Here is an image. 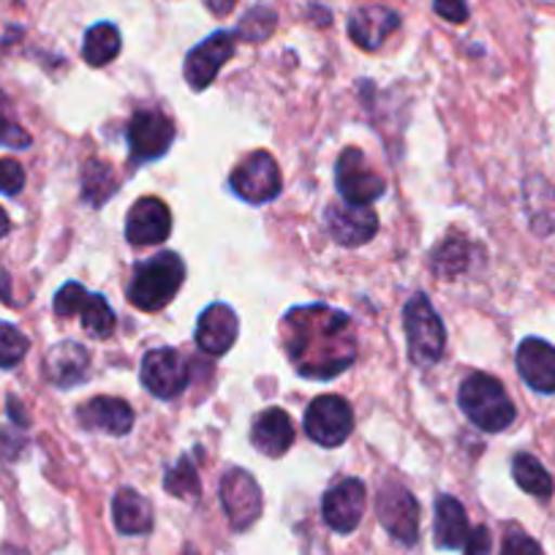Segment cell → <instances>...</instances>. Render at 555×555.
<instances>
[{
	"mask_svg": "<svg viewBox=\"0 0 555 555\" xmlns=\"http://www.w3.org/2000/svg\"><path fill=\"white\" fill-rule=\"evenodd\" d=\"M284 346L300 376L327 382L354 362L351 319L327 306H302L286 313Z\"/></svg>",
	"mask_w": 555,
	"mask_h": 555,
	"instance_id": "1",
	"label": "cell"
},
{
	"mask_svg": "<svg viewBox=\"0 0 555 555\" xmlns=\"http://www.w3.org/2000/svg\"><path fill=\"white\" fill-rule=\"evenodd\" d=\"M183 259L172 250H162V254L151 256L133 270L131 284H128V300L139 311H162L175 300V295L183 286Z\"/></svg>",
	"mask_w": 555,
	"mask_h": 555,
	"instance_id": "2",
	"label": "cell"
},
{
	"mask_svg": "<svg viewBox=\"0 0 555 555\" xmlns=\"http://www.w3.org/2000/svg\"><path fill=\"white\" fill-rule=\"evenodd\" d=\"M457 400H461L463 414L485 434H501L515 423V405L509 395L501 387L499 378L488 373H472L463 382Z\"/></svg>",
	"mask_w": 555,
	"mask_h": 555,
	"instance_id": "3",
	"label": "cell"
},
{
	"mask_svg": "<svg viewBox=\"0 0 555 555\" xmlns=\"http://www.w3.org/2000/svg\"><path fill=\"white\" fill-rule=\"evenodd\" d=\"M405 319V338H409V357L414 365L430 367L441 360L447 346L444 324L439 313L434 311L428 297L416 292L403 311Z\"/></svg>",
	"mask_w": 555,
	"mask_h": 555,
	"instance_id": "4",
	"label": "cell"
},
{
	"mask_svg": "<svg viewBox=\"0 0 555 555\" xmlns=\"http://www.w3.org/2000/svg\"><path fill=\"white\" fill-rule=\"evenodd\" d=\"M354 430V411H351L349 400L340 395H322L313 400L306 411V434L311 436L317 444L340 447Z\"/></svg>",
	"mask_w": 555,
	"mask_h": 555,
	"instance_id": "5",
	"label": "cell"
},
{
	"mask_svg": "<svg viewBox=\"0 0 555 555\" xmlns=\"http://www.w3.org/2000/svg\"><path fill=\"white\" fill-rule=\"evenodd\" d=\"M335 185H338V194L344 196L346 205L357 207H367L387 191V180L367 167L365 156L357 147H346L338 156V164H335Z\"/></svg>",
	"mask_w": 555,
	"mask_h": 555,
	"instance_id": "6",
	"label": "cell"
},
{
	"mask_svg": "<svg viewBox=\"0 0 555 555\" xmlns=\"http://www.w3.org/2000/svg\"><path fill=\"white\" fill-rule=\"evenodd\" d=\"M376 512L382 526L400 544H416L420 539V504L409 488L398 482H387L378 490Z\"/></svg>",
	"mask_w": 555,
	"mask_h": 555,
	"instance_id": "7",
	"label": "cell"
},
{
	"mask_svg": "<svg viewBox=\"0 0 555 555\" xmlns=\"http://www.w3.org/2000/svg\"><path fill=\"white\" fill-rule=\"evenodd\" d=\"M232 189L248 205H264L281 194V169L270 153H250L232 172Z\"/></svg>",
	"mask_w": 555,
	"mask_h": 555,
	"instance_id": "8",
	"label": "cell"
},
{
	"mask_svg": "<svg viewBox=\"0 0 555 555\" xmlns=\"http://www.w3.org/2000/svg\"><path fill=\"white\" fill-rule=\"evenodd\" d=\"M128 147L133 162H158L175 142V126L156 109H142L128 120Z\"/></svg>",
	"mask_w": 555,
	"mask_h": 555,
	"instance_id": "9",
	"label": "cell"
},
{
	"mask_svg": "<svg viewBox=\"0 0 555 555\" xmlns=\"http://www.w3.org/2000/svg\"><path fill=\"white\" fill-rule=\"evenodd\" d=\"M221 504L234 531H248L261 515V490L245 468H229L223 474Z\"/></svg>",
	"mask_w": 555,
	"mask_h": 555,
	"instance_id": "10",
	"label": "cell"
},
{
	"mask_svg": "<svg viewBox=\"0 0 555 555\" xmlns=\"http://www.w3.org/2000/svg\"><path fill=\"white\" fill-rule=\"evenodd\" d=\"M142 384L156 398H178L189 387V362L175 349H153L142 357Z\"/></svg>",
	"mask_w": 555,
	"mask_h": 555,
	"instance_id": "11",
	"label": "cell"
},
{
	"mask_svg": "<svg viewBox=\"0 0 555 555\" xmlns=\"http://www.w3.org/2000/svg\"><path fill=\"white\" fill-rule=\"evenodd\" d=\"M234 39L237 36L227 34H212L210 39H205L202 44H196L194 50L185 57V82L191 85V90H205L210 88L212 79L218 77V72L223 68V63L234 55Z\"/></svg>",
	"mask_w": 555,
	"mask_h": 555,
	"instance_id": "12",
	"label": "cell"
},
{
	"mask_svg": "<svg viewBox=\"0 0 555 555\" xmlns=\"http://www.w3.org/2000/svg\"><path fill=\"white\" fill-rule=\"evenodd\" d=\"M365 501L367 490L360 479H344V482L333 485L324 493L322 501V515L327 526L338 533H351L360 526L362 515H365Z\"/></svg>",
	"mask_w": 555,
	"mask_h": 555,
	"instance_id": "13",
	"label": "cell"
},
{
	"mask_svg": "<svg viewBox=\"0 0 555 555\" xmlns=\"http://www.w3.org/2000/svg\"><path fill=\"white\" fill-rule=\"evenodd\" d=\"M172 232V212L156 196H145L131 207L126 221V237L131 245L164 243Z\"/></svg>",
	"mask_w": 555,
	"mask_h": 555,
	"instance_id": "14",
	"label": "cell"
},
{
	"mask_svg": "<svg viewBox=\"0 0 555 555\" xmlns=\"http://www.w3.org/2000/svg\"><path fill=\"white\" fill-rule=\"evenodd\" d=\"M327 229L333 240L346 248H357L373 240L378 229V218L371 207L357 205H330L327 207Z\"/></svg>",
	"mask_w": 555,
	"mask_h": 555,
	"instance_id": "15",
	"label": "cell"
},
{
	"mask_svg": "<svg viewBox=\"0 0 555 555\" xmlns=\"http://www.w3.org/2000/svg\"><path fill=\"white\" fill-rule=\"evenodd\" d=\"M517 371L522 382L542 395L555 392V346L547 340L526 338L517 346Z\"/></svg>",
	"mask_w": 555,
	"mask_h": 555,
	"instance_id": "16",
	"label": "cell"
},
{
	"mask_svg": "<svg viewBox=\"0 0 555 555\" xmlns=\"http://www.w3.org/2000/svg\"><path fill=\"white\" fill-rule=\"evenodd\" d=\"M237 338V313L223 302H212L196 324V344L205 354L221 357L227 354Z\"/></svg>",
	"mask_w": 555,
	"mask_h": 555,
	"instance_id": "17",
	"label": "cell"
},
{
	"mask_svg": "<svg viewBox=\"0 0 555 555\" xmlns=\"http://www.w3.org/2000/svg\"><path fill=\"white\" fill-rule=\"evenodd\" d=\"M77 420L82 428L101 430L109 436H126L133 428V409L120 398H93L79 405Z\"/></svg>",
	"mask_w": 555,
	"mask_h": 555,
	"instance_id": "18",
	"label": "cell"
},
{
	"mask_svg": "<svg viewBox=\"0 0 555 555\" xmlns=\"http://www.w3.org/2000/svg\"><path fill=\"white\" fill-rule=\"evenodd\" d=\"M250 441L267 457H281L295 444V423L284 409H267L256 416Z\"/></svg>",
	"mask_w": 555,
	"mask_h": 555,
	"instance_id": "19",
	"label": "cell"
},
{
	"mask_svg": "<svg viewBox=\"0 0 555 555\" xmlns=\"http://www.w3.org/2000/svg\"><path fill=\"white\" fill-rule=\"evenodd\" d=\"M400 17L387 7H362L351 14L349 36L362 50H378L398 30Z\"/></svg>",
	"mask_w": 555,
	"mask_h": 555,
	"instance_id": "20",
	"label": "cell"
},
{
	"mask_svg": "<svg viewBox=\"0 0 555 555\" xmlns=\"http://www.w3.org/2000/svg\"><path fill=\"white\" fill-rule=\"evenodd\" d=\"M88 349L82 344H74V340H63L47 354V378L57 387L68 389L88 376Z\"/></svg>",
	"mask_w": 555,
	"mask_h": 555,
	"instance_id": "21",
	"label": "cell"
},
{
	"mask_svg": "<svg viewBox=\"0 0 555 555\" xmlns=\"http://www.w3.org/2000/svg\"><path fill=\"white\" fill-rule=\"evenodd\" d=\"M117 531L126 537H142L153 528V506L145 495H139L133 488H122L112 501Z\"/></svg>",
	"mask_w": 555,
	"mask_h": 555,
	"instance_id": "22",
	"label": "cell"
},
{
	"mask_svg": "<svg viewBox=\"0 0 555 555\" xmlns=\"http://www.w3.org/2000/svg\"><path fill=\"white\" fill-rule=\"evenodd\" d=\"M468 533H472V528H468V517L461 501L452 499V495H439V501H436L434 531L436 544H439L441 550H457L466 544Z\"/></svg>",
	"mask_w": 555,
	"mask_h": 555,
	"instance_id": "23",
	"label": "cell"
},
{
	"mask_svg": "<svg viewBox=\"0 0 555 555\" xmlns=\"http://www.w3.org/2000/svg\"><path fill=\"white\" fill-rule=\"evenodd\" d=\"M117 55H120V34H117L115 25L99 23L85 34L82 57L90 66H106V63L115 61Z\"/></svg>",
	"mask_w": 555,
	"mask_h": 555,
	"instance_id": "24",
	"label": "cell"
},
{
	"mask_svg": "<svg viewBox=\"0 0 555 555\" xmlns=\"http://www.w3.org/2000/svg\"><path fill=\"white\" fill-rule=\"evenodd\" d=\"M430 264L441 278L461 275L472 264V243L463 234H450L430 256Z\"/></svg>",
	"mask_w": 555,
	"mask_h": 555,
	"instance_id": "25",
	"label": "cell"
},
{
	"mask_svg": "<svg viewBox=\"0 0 555 555\" xmlns=\"http://www.w3.org/2000/svg\"><path fill=\"white\" fill-rule=\"evenodd\" d=\"M512 477H515V482L520 485L526 493L537 495V499H550V495H553V477H550L547 468H544L533 455H526V452L517 455L515 461H512Z\"/></svg>",
	"mask_w": 555,
	"mask_h": 555,
	"instance_id": "26",
	"label": "cell"
},
{
	"mask_svg": "<svg viewBox=\"0 0 555 555\" xmlns=\"http://www.w3.org/2000/svg\"><path fill=\"white\" fill-rule=\"evenodd\" d=\"M117 191V175L109 164L104 162H88L82 169V194L90 205H104L109 196Z\"/></svg>",
	"mask_w": 555,
	"mask_h": 555,
	"instance_id": "27",
	"label": "cell"
},
{
	"mask_svg": "<svg viewBox=\"0 0 555 555\" xmlns=\"http://www.w3.org/2000/svg\"><path fill=\"white\" fill-rule=\"evenodd\" d=\"M79 319H82V327L88 330L93 338H109V335L115 333V313H112L109 302L101 295H90L88 300H85Z\"/></svg>",
	"mask_w": 555,
	"mask_h": 555,
	"instance_id": "28",
	"label": "cell"
},
{
	"mask_svg": "<svg viewBox=\"0 0 555 555\" xmlns=\"http://www.w3.org/2000/svg\"><path fill=\"white\" fill-rule=\"evenodd\" d=\"M164 488L167 493L178 495V499H199V474H196V466L191 463V457H180L172 468L164 477Z\"/></svg>",
	"mask_w": 555,
	"mask_h": 555,
	"instance_id": "29",
	"label": "cell"
},
{
	"mask_svg": "<svg viewBox=\"0 0 555 555\" xmlns=\"http://www.w3.org/2000/svg\"><path fill=\"white\" fill-rule=\"evenodd\" d=\"M28 338L14 324L0 322V367H14L28 354Z\"/></svg>",
	"mask_w": 555,
	"mask_h": 555,
	"instance_id": "30",
	"label": "cell"
},
{
	"mask_svg": "<svg viewBox=\"0 0 555 555\" xmlns=\"http://www.w3.org/2000/svg\"><path fill=\"white\" fill-rule=\"evenodd\" d=\"M275 12H270V9H254V12L245 14L243 23H240L237 36L245 41H264L270 39V34L275 30Z\"/></svg>",
	"mask_w": 555,
	"mask_h": 555,
	"instance_id": "31",
	"label": "cell"
},
{
	"mask_svg": "<svg viewBox=\"0 0 555 555\" xmlns=\"http://www.w3.org/2000/svg\"><path fill=\"white\" fill-rule=\"evenodd\" d=\"M90 297V292L85 289L82 284H66L61 292L55 295V313L57 317H79L82 311L85 300Z\"/></svg>",
	"mask_w": 555,
	"mask_h": 555,
	"instance_id": "32",
	"label": "cell"
},
{
	"mask_svg": "<svg viewBox=\"0 0 555 555\" xmlns=\"http://www.w3.org/2000/svg\"><path fill=\"white\" fill-rule=\"evenodd\" d=\"M25 185V169L23 164L14 158H0V191L9 196L20 194Z\"/></svg>",
	"mask_w": 555,
	"mask_h": 555,
	"instance_id": "33",
	"label": "cell"
},
{
	"mask_svg": "<svg viewBox=\"0 0 555 555\" xmlns=\"http://www.w3.org/2000/svg\"><path fill=\"white\" fill-rule=\"evenodd\" d=\"M501 555H544V553H542V547H539L537 539H531L528 533L512 528V531L506 533Z\"/></svg>",
	"mask_w": 555,
	"mask_h": 555,
	"instance_id": "34",
	"label": "cell"
},
{
	"mask_svg": "<svg viewBox=\"0 0 555 555\" xmlns=\"http://www.w3.org/2000/svg\"><path fill=\"white\" fill-rule=\"evenodd\" d=\"M434 7H436V14H439V17H444L447 23L461 25L468 20L466 0H434Z\"/></svg>",
	"mask_w": 555,
	"mask_h": 555,
	"instance_id": "35",
	"label": "cell"
},
{
	"mask_svg": "<svg viewBox=\"0 0 555 555\" xmlns=\"http://www.w3.org/2000/svg\"><path fill=\"white\" fill-rule=\"evenodd\" d=\"M0 145L20 147V151H25V147H30V133L23 131L20 126H14V122L0 120Z\"/></svg>",
	"mask_w": 555,
	"mask_h": 555,
	"instance_id": "36",
	"label": "cell"
},
{
	"mask_svg": "<svg viewBox=\"0 0 555 555\" xmlns=\"http://www.w3.org/2000/svg\"><path fill=\"white\" fill-rule=\"evenodd\" d=\"M490 547H493V539H490V531L485 526L474 528L466 539V555H490Z\"/></svg>",
	"mask_w": 555,
	"mask_h": 555,
	"instance_id": "37",
	"label": "cell"
},
{
	"mask_svg": "<svg viewBox=\"0 0 555 555\" xmlns=\"http://www.w3.org/2000/svg\"><path fill=\"white\" fill-rule=\"evenodd\" d=\"M234 3H237V0H205V7L210 9L216 17H227V14L234 9Z\"/></svg>",
	"mask_w": 555,
	"mask_h": 555,
	"instance_id": "38",
	"label": "cell"
},
{
	"mask_svg": "<svg viewBox=\"0 0 555 555\" xmlns=\"http://www.w3.org/2000/svg\"><path fill=\"white\" fill-rule=\"evenodd\" d=\"M9 229H12V221H9V216L3 212V207H0V237H7Z\"/></svg>",
	"mask_w": 555,
	"mask_h": 555,
	"instance_id": "39",
	"label": "cell"
},
{
	"mask_svg": "<svg viewBox=\"0 0 555 555\" xmlns=\"http://www.w3.org/2000/svg\"><path fill=\"white\" fill-rule=\"evenodd\" d=\"M0 555H25V553H23V550H14V547H7V550H3V553H0Z\"/></svg>",
	"mask_w": 555,
	"mask_h": 555,
	"instance_id": "40",
	"label": "cell"
},
{
	"mask_svg": "<svg viewBox=\"0 0 555 555\" xmlns=\"http://www.w3.org/2000/svg\"><path fill=\"white\" fill-rule=\"evenodd\" d=\"M0 104H3V95H0Z\"/></svg>",
	"mask_w": 555,
	"mask_h": 555,
	"instance_id": "41",
	"label": "cell"
}]
</instances>
